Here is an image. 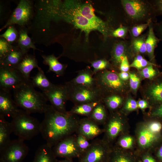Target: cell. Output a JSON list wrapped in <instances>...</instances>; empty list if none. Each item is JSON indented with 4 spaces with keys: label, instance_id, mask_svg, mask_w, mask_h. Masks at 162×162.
<instances>
[{
    "label": "cell",
    "instance_id": "1",
    "mask_svg": "<svg viewBox=\"0 0 162 162\" xmlns=\"http://www.w3.org/2000/svg\"><path fill=\"white\" fill-rule=\"evenodd\" d=\"M44 113L40 133L48 145L52 147L64 138L76 133L80 119L76 115L60 112L48 104Z\"/></svg>",
    "mask_w": 162,
    "mask_h": 162
},
{
    "label": "cell",
    "instance_id": "2",
    "mask_svg": "<svg viewBox=\"0 0 162 162\" xmlns=\"http://www.w3.org/2000/svg\"><path fill=\"white\" fill-rule=\"evenodd\" d=\"M59 0H37L34 4L32 20L27 27L28 33L35 43L47 46L50 44L52 22L63 21L58 14Z\"/></svg>",
    "mask_w": 162,
    "mask_h": 162
},
{
    "label": "cell",
    "instance_id": "3",
    "mask_svg": "<svg viewBox=\"0 0 162 162\" xmlns=\"http://www.w3.org/2000/svg\"><path fill=\"white\" fill-rule=\"evenodd\" d=\"M14 100L18 106L27 112L44 113L48 101L43 93L36 91L26 82L13 90Z\"/></svg>",
    "mask_w": 162,
    "mask_h": 162
},
{
    "label": "cell",
    "instance_id": "4",
    "mask_svg": "<svg viewBox=\"0 0 162 162\" xmlns=\"http://www.w3.org/2000/svg\"><path fill=\"white\" fill-rule=\"evenodd\" d=\"M58 13L62 20L72 25L85 33L86 40L92 31H97L101 33L100 28L82 15L71 3L70 0H60Z\"/></svg>",
    "mask_w": 162,
    "mask_h": 162
},
{
    "label": "cell",
    "instance_id": "5",
    "mask_svg": "<svg viewBox=\"0 0 162 162\" xmlns=\"http://www.w3.org/2000/svg\"><path fill=\"white\" fill-rule=\"evenodd\" d=\"M11 118L13 133L18 138L29 140L40 133V123L24 110L19 109Z\"/></svg>",
    "mask_w": 162,
    "mask_h": 162
},
{
    "label": "cell",
    "instance_id": "6",
    "mask_svg": "<svg viewBox=\"0 0 162 162\" xmlns=\"http://www.w3.org/2000/svg\"><path fill=\"white\" fill-rule=\"evenodd\" d=\"M97 87L103 98L123 92L125 87L124 81L119 77L118 74L108 70L99 72L94 76Z\"/></svg>",
    "mask_w": 162,
    "mask_h": 162
},
{
    "label": "cell",
    "instance_id": "7",
    "mask_svg": "<svg viewBox=\"0 0 162 162\" xmlns=\"http://www.w3.org/2000/svg\"><path fill=\"white\" fill-rule=\"evenodd\" d=\"M66 87L68 100L74 105L102 101L103 97L97 88H90L76 85L70 81L64 84Z\"/></svg>",
    "mask_w": 162,
    "mask_h": 162
},
{
    "label": "cell",
    "instance_id": "8",
    "mask_svg": "<svg viewBox=\"0 0 162 162\" xmlns=\"http://www.w3.org/2000/svg\"><path fill=\"white\" fill-rule=\"evenodd\" d=\"M34 12L33 1L20 0L5 24L0 28V31L10 26L15 24L22 28L28 27L32 20Z\"/></svg>",
    "mask_w": 162,
    "mask_h": 162
},
{
    "label": "cell",
    "instance_id": "9",
    "mask_svg": "<svg viewBox=\"0 0 162 162\" xmlns=\"http://www.w3.org/2000/svg\"><path fill=\"white\" fill-rule=\"evenodd\" d=\"M122 4L128 16L132 20L140 21L156 16L153 5L140 0H123Z\"/></svg>",
    "mask_w": 162,
    "mask_h": 162
},
{
    "label": "cell",
    "instance_id": "10",
    "mask_svg": "<svg viewBox=\"0 0 162 162\" xmlns=\"http://www.w3.org/2000/svg\"><path fill=\"white\" fill-rule=\"evenodd\" d=\"M112 148L102 139H94L78 158V162H108Z\"/></svg>",
    "mask_w": 162,
    "mask_h": 162
},
{
    "label": "cell",
    "instance_id": "11",
    "mask_svg": "<svg viewBox=\"0 0 162 162\" xmlns=\"http://www.w3.org/2000/svg\"><path fill=\"white\" fill-rule=\"evenodd\" d=\"M24 141L19 138L11 140L0 150V160L3 162H22L29 151Z\"/></svg>",
    "mask_w": 162,
    "mask_h": 162
},
{
    "label": "cell",
    "instance_id": "12",
    "mask_svg": "<svg viewBox=\"0 0 162 162\" xmlns=\"http://www.w3.org/2000/svg\"><path fill=\"white\" fill-rule=\"evenodd\" d=\"M26 82L16 68L0 64V89L10 91Z\"/></svg>",
    "mask_w": 162,
    "mask_h": 162
},
{
    "label": "cell",
    "instance_id": "13",
    "mask_svg": "<svg viewBox=\"0 0 162 162\" xmlns=\"http://www.w3.org/2000/svg\"><path fill=\"white\" fill-rule=\"evenodd\" d=\"M52 148L57 158L73 159L78 158L81 155L76 142L75 134L62 140Z\"/></svg>",
    "mask_w": 162,
    "mask_h": 162
},
{
    "label": "cell",
    "instance_id": "14",
    "mask_svg": "<svg viewBox=\"0 0 162 162\" xmlns=\"http://www.w3.org/2000/svg\"><path fill=\"white\" fill-rule=\"evenodd\" d=\"M43 93L55 110L63 113H67L66 108L68 100L67 91L65 84H55L50 89Z\"/></svg>",
    "mask_w": 162,
    "mask_h": 162
},
{
    "label": "cell",
    "instance_id": "15",
    "mask_svg": "<svg viewBox=\"0 0 162 162\" xmlns=\"http://www.w3.org/2000/svg\"><path fill=\"white\" fill-rule=\"evenodd\" d=\"M73 6L83 16L98 26L101 31V34L105 38L109 36L110 32L107 24L97 16L94 13L91 4L82 3L80 1L70 0Z\"/></svg>",
    "mask_w": 162,
    "mask_h": 162
},
{
    "label": "cell",
    "instance_id": "16",
    "mask_svg": "<svg viewBox=\"0 0 162 162\" xmlns=\"http://www.w3.org/2000/svg\"><path fill=\"white\" fill-rule=\"evenodd\" d=\"M104 133L102 140L111 147L112 143L122 131L123 124L120 117L117 114L113 113L108 119L104 124Z\"/></svg>",
    "mask_w": 162,
    "mask_h": 162
},
{
    "label": "cell",
    "instance_id": "17",
    "mask_svg": "<svg viewBox=\"0 0 162 162\" xmlns=\"http://www.w3.org/2000/svg\"><path fill=\"white\" fill-rule=\"evenodd\" d=\"M99 125L90 118L86 117L80 119L75 134L82 135L88 140L94 139L104 132Z\"/></svg>",
    "mask_w": 162,
    "mask_h": 162
},
{
    "label": "cell",
    "instance_id": "18",
    "mask_svg": "<svg viewBox=\"0 0 162 162\" xmlns=\"http://www.w3.org/2000/svg\"><path fill=\"white\" fill-rule=\"evenodd\" d=\"M19 110L10 91L0 89V115L12 117Z\"/></svg>",
    "mask_w": 162,
    "mask_h": 162
},
{
    "label": "cell",
    "instance_id": "19",
    "mask_svg": "<svg viewBox=\"0 0 162 162\" xmlns=\"http://www.w3.org/2000/svg\"><path fill=\"white\" fill-rule=\"evenodd\" d=\"M37 68L38 70L41 69L38 64L35 56L31 54H26L16 68L22 74L28 82H30V73L32 70Z\"/></svg>",
    "mask_w": 162,
    "mask_h": 162
},
{
    "label": "cell",
    "instance_id": "20",
    "mask_svg": "<svg viewBox=\"0 0 162 162\" xmlns=\"http://www.w3.org/2000/svg\"><path fill=\"white\" fill-rule=\"evenodd\" d=\"M93 71L89 67L78 71L77 76L70 81L74 84L90 88H97Z\"/></svg>",
    "mask_w": 162,
    "mask_h": 162
},
{
    "label": "cell",
    "instance_id": "21",
    "mask_svg": "<svg viewBox=\"0 0 162 162\" xmlns=\"http://www.w3.org/2000/svg\"><path fill=\"white\" fill-rule=\"evenodd\" d=\"M160 134L151 132L146 125L142 127L139 130L138 141L139 146L142 148H149L158 141L160 139Z\"/></svg>",
    "mask_w": 162,
    "mask_h": 162
},
{
    "label": "cell",
    "instance_id": "22",
    "mask_svg": "<svg viewBox=\"0 0 162 162\" xmlns=\"http://www.w3.org/2000/svg\"><path fill=\"white\" fill-rule=\"evenodd\" d=\"M41 56L43 59V64L49 66V68L47 73L53 72L58 77L64 75L67 65L59 62L58 59L59 57H57L54 54L48 55H42Z\"/></svg>",
    "mask_w": 162,
    "mask_h": 162
},
{
    "label": "cell",
    "instance_id": "23",
    "mask_svg": "<svg viewBox=\"0 0 162 162\" xmlns=\"http://www.w3.org/2000/svg\"><path fill=\"white\" fill-rule=\"evenodd\" d=\"M52 147L46 144L39 147L36 150L32 162H58Z\"/></svg>",
    "mask_w": 162,
    "mask_h": 162
},
{
    "label": "cell",
    "instance_id": "24",
    "mask_svg": "<svg viewBox=\"0 0 162 162\" xmlns=\"http://www.w3.org/2000/svg\"><path fill=\"white\" fill-rule=\"evenodd\" d=\"M19 32V36L17 42V46L25 54L28 53L30 49H33L34 51L38 50L42 51L36 48L31 38L28 36L27 27H20Z\"/></svg>",
    "mask_w": 162,
    "mask_h": 162
},
{
    "label": "cell",
    "instance_id": "25",
    "mask_svg": "<svg viewBox=\"0 0 162 162\" xmlns=\"http://www.w3.org/2000/svg\"><path fill=\"white\" fill-rule=\"evenodd\" d=\"M25 55L17 45L14 46L11 51L0 61V64L16 68Z\"/></svg>",
    "mask_w": 162,
    "mask_h": 162
},
{
    "label": "cell",
    "instance_id": "26",
    "mask_svg": "<svg viewBox=\"0 0 162 162\" xmlns=\"http://www.w3.org/2000/svg\"><path fill=\"white\" fill-rule=\"evenodd\" d=\"M12 133L13 131L10 122L7 121L4 117L0 115V150L10 142V136Z\"/></svg>",
    "mask_w": 162,
    "mask_h": 162
},
{
    "label": "cell",
    "instance_id": "27",
    "mask_svg": "<svg viewBox=\"0 0 162 162\" xmlns=\"http://www.w3.org/2000/svg\"><path fill=\"white\" fill-rule=\"evenodd\" d=\"M149 97L158 106L162 104V74L158 76L149 89Z\"/></svg>",
    "mask_w": 162,
    "mask_h": 162
},
{
    "label": "cell",
    "instance_id": "28",
    "mask_svg": "<svg viewBox=\"0 0 162 162\" xmlns=\"http://www.w3.org/2000/svg\"><path fill=\"white\" fill-rule=\"evenodd\" d=\"M30 82L34 87L40 88L43 92L48 91L55 85L46 77L42 69L39 70L34 76L31 77Z\"/></svg>",
    "mask_w": 162,
    "mask_h": 162
},
{
    "label": "cell",
    "instance_id": "29",
    "mask_svg": "<svg viewBox=\"0 0 162 162\" xmlns=\"http://www.w3.org/2000/svg\"><path fill=\"white\" fill-rule=\"evenodd\" d=\"M148 27V34L146 41V52L150 60L154 62L155 60L154 50L160 40L156 36L153 26L151 23L150 24Z\"/></svg>",
    "mask_w": 162,
    "mask_h": 162
},
{
    "label": "cell",
    "instance_id": "30",
    "mask_svg": "<svg viewBox=\"0 0 162 162\" xmlns=\"http://www.w3.org/2000/svg\"><path fill=\"white\" fill-rule=\"evenodd\" d=\"M88 118L99 125H104L107 119V117L105 105L102 101L99 103L94 108Z\"/></svg>",
    "mask_w": 162,
    "mask_h": 162
},
{
    "label": "cell",
    "instance_id": "31",
    "mask_svg": "<svg viewBox=\"0 0 162 162\" xmlns=\"http://www.w3.org/2000/svg\"><path fill=\"white\" fill-rule=\"evenodd\" d=\"M127 46L124 42H120L114 46L111 52V60L115 65L120 64L122 59L126 56Z\"/></svg>",
    "mask_w": 162,
    "mask_h": 162
},
{
    "label": "cell",
    "instance_id": "32",
    "mask_svg": "<svg viewBox=\"0 0 162 162\" xmlns=\"http://www.w3.org/2000/svg\"><path fill=\"white\" fill-rule=\"evenodd\" d=\"M102 101L74 105L70 110L67 112L70 114L84 116L88 117L94 108Z\"/></svg>",
    "mask_w": 162,
    "mask_h": 162
},
{
    "label": "cell",
    "instance_id": "33",
    "mask_svg": "<svg viewBox=\"0 0 162 162\" xmlns=\"http://www.w3.org/2000/svg\"><path fill=\"white\" fill-rule=\"evenodd\" d=\"M108 162H135L132 156L123 152L119 148L112 147Z\"/></svg>",
    "mask_w": 162,
    "mask_h": 162
},
{
    "label": "cell",
    "instance_id": "34",
    "mask_svg": "<svg viewBox=\"0 0 162 162\" xmlns=\"http://www.w3.org/2000/svg\"><path fill=\"white\" fill-rule=\"evenodd\" d=\"M102 101L108 108L112 111L119 107L122 102L123 99L118 94H113L104 98Z\"/></svg>",
    "mask_w": 162,
    "mask_h": 162
},
{
    "label": "cell",
    "instance_id": "35",
    "mask_svg": "<svg viewBox=\"0 0 162 162\" xmlns=\"http://www.w3.org/2000/svg\"><path fill=\"white\" fill-rule=\"evenodd\" d=\"M19 36L18 31L14 25L9 26L5 32L0 35V38L5 39L10 44L13 45L15 42H17Z\"/></svg>",
    "mask_w": 162,
    "mask_h": 162
},
{
    "label": "cell",
    "instance_id": "36",
    "mask_svg": "<svg viewBox=\"0 0 162 162\" xmlns=\"http://www.w3.org/2000/svg\"><path fill=\"white\" fill-rule=\"evenodd\" d=\"M146 39L144 36L135 38L132 40L131 47L136 52L144 53L146 52Z\"/></svg>",
    "mask_w": 162,
    "mask_h": 162
},
{
    "label": "cell",
    "instance_id": "37",
    "mask_svg": "<svg viewBox=\"0 0 162 162\" xmlns=\"http://www.w3.org/2000/svg\"><path fill=\"white\" fill-rule=\"evenodd\" d=\"M91 67L93 69V73L94 75L97 73L104 70L109 66V62L105 58H99L92 62L91 63Z\"/></svg>",
    "mask_w": 162,
    "mask_h": 162
},
{
    "label": "cell",
    "instance_id": "38",
    "mask_svg": "<svg viewBox=\"0 0 162 162\" xmlns=\"http://www.w3.org/2000/svg\"><path fill=\"white\" fill-rule=\"evenodd\" d=\"M14 46L10 44L4 39L0 38V61L11 51Z\"/></svg>",
    "mask_w": 162,
    "mask_h": 162
},
{
    "label": "cell",
    "instance_id": "39",
    "mask_svg": "<svg viewBox=\"0 0 162 162\" xmlns=\"http://www.w3.org/2000/svg\"><path fill=\"white\" fill-rule=\"evenodd\" d=\"M154 66H157L154 64H150L142 69L140 72V75L144 78L150 79L157 76L159 73L154 68Z\"/></svg>",
    "mask_w": 162,
    "mask_h": 162
},
{
    "label": "cell",
    "instance_id": "40",
    "mask_svg": "<svg viewBox=\"0 0 162 162\" xmlns=\"http://www.w3.org/2000/svg\"><path fill=\"white\" fill-rule=\"evenodd\" d=\"M157 65L151 63L144 58L142 56L138 55L134 58L130 67L134 68L138 70L143 69L150 64Z\"/></svg>",
    "mask_w": 162,
    "mask_h": 162
},
{
    "label": "cell",
    "instance_id": "41",
    "mask_svg": "<svg viewBox=\"0 0 162 162\" xmlns=\"http://www.w3.org/2000/svg\"><path fill=\"white\" fill-rule=\"evenodd\" d=\"M75 136L77 144L81 154L88 149L90 146L91 142H89V140L81 135L75 134Z\"/></svg>",
    "mask_w": 162,
    "mask_h": 162
},
{
    "label": "cell",
    "instance_id": "42",
    "mask_svg": "<svg viewBox=\"0 0 162 162\" xmlns=\"http://www.w3.org/2000/svg\"><path fill=\"white\" fill-rule=\"evenodd\" d=\"M151 21L152 20H149L146 23L133 26L131 30L132 36L135 38L138 37L149 26Z\"/></svg>",
    "mask_w": 162,
    "mask_h": 162
},
{
    "label": "cell",
    "instance_id": "43",
    "mask_svg": "<svg viewBox=\"0 0 162 162\" xmlns=\"http://www.w3.org/2000/svg\"><path fill=\"white\" fill-rule=\"evenodd\" d=\"M133 142L134 139L131 136H126L120 138L117 144L122 148L127 149L132 147Z\"/></svg>",
    "mask_w": 162,
    "mask_h": 162
},
{
    "label": "cell",
    "instance_id": "44",
    "mask_svg": "<svg viewBox=\"0 0 162 162\" xmlns=\"http://www.w3.org/2000/svg\"><path fill=\"white\" fill-rule=\"evenodd\" d=\"M130 85L131 89L136 92L138 88L140 82V78L134 73H129Z\"/></svg>",
    "mask_w": 162,
    "mask_h": 162
},
{
    "label": "cell",
    "instance_id": "45",
    "mask_svg": "<svg viewBox=\"0 0 162 162\" xmlns=\"http://www.w3.org/2000/svg\"><path fill=\"white\" fill-rule=\"evenodd\" d=\"M147 128L153 133L159 134L162 128V125L158 121H153L146 125Z\"/></svg>",
    "mask_w": 162,
    "mask_h": 162
},
{
    "label": "cell",
    "instance_id": "46",
    "mask_svg": "<svg viewBox=\"0 0 162 162\" xmlns=\"http://www.w3.org/2000/svg\"><path fill=\"white\" fill-rule=\"evenodd\" d=\"M127 31L128 28L127 27L120 26L112 32V35L114 37L124 38Z\"/></svg>",
    "mask_w": 162,
    "mask_h": 162
},
{
    "label": "cell",
    "instance_id": "47",
    "mask_svg": "<svg viewBox=\"0 0 162 162\" xmlns=\"http://www.w3.org/2000/svg\"><path fill=\"white\" fill-rule=\"evenodd\" d=\"M138 107L137 103L134 99L130 98L127 101L124 107V109L129 111L136 110Z\"/></svg>",
    "mask_w": 162,
    "mask_h": 162
},
{
    "label": "cell",
    "instance_id": "48",
    "mask_svg": "<svg viewBox=\"0 0 162 162\" xmlns=\"http://www.w3.org/2000/svg\"><path fill=\"white\" fill-rule=\"evenodd\" d=\"M152 5L154 9L156 15H162V0L154 1Z\"/></svg>",
    "mask_w": 162,
    "mask_h": 162
},
{
    "label": "cell",
    "instance_id": "49",
    "mask_svg": "<svg viewBox=\"0 0 162 162\" xmlns=\"http://www.w3.org/2000/svg\"><path fill=\"white\" fill-rule=\"evenodd\" d=\"M129 65L128 58L125 56L122 59L120 64V69L122 72H127L130 68Z\"/></svg>",
    "mask_w": 162,
    "mask_h": 162
},
{
    "label": "cell",
    "instance_id": "50",
    "mask_svg": "<svg viewBox=\"0 0 162 162\" xmlns=\"http://www.w3.org/2000/svg\"><path fill=\"white\" fill-rule=\"evenodd\" d=\"M151 115L153 117L162 119V104L157 106Z\"/></svg>",
    "mask_w": 162,
    "mask_h": 162
},
{
    "label": "cell",
    "instance_id": "51",
    "mask_svg": "<svg viewBox=\"0 0 162 162\" xmlns=\"http://www.w3.org/2000/svg\"><path fill=\"white\" fill-rule=\"evenodd\" d=\"M154 28L157 32L159 39L162 42V21L155 24Z\"/></svg>",
    "mask_w": 162,
    "mask_h": 162
},
{
    "label": "cell",
    "instance_id": "52",
    "mask_svg": "<svg viewBox=\"0 0 162 162\" xmlns=\"http://www.w3.org/2000/svg\"><path fill=\"white\" fill-rule=\"evenodd\" d=\"M142 159V162H157L155 159L149 154L144 155Z\"/></svg>",
    "mask_w": 162,
    "mask_h": 162
},
{
    "label": "cell",
    "instance_id": "53",
    "mask_svg": "<svg viewBox=\"0 0 162 162\" xmlns=\"http://www.w3.org/2000/svg\"><path fill=\"white\" fill-rule=\"evenodd\" d=\"M138 106L142 110L146 108L148 106L147 102L144 100H139L137 103Z\"/></svg>",
    "mask_w": 162,
    "mask_h": 162
},
{
    "label": "cell",
    "instance_id": "54",
    "mask_svg": "<svg viewBox=\"0 0 162 162\" xmlns=\"http://www.w3.org/2000/svg\"><path fill=\"white\" fill-rule=\"evenodd\" d=\"M120 78L123 81H126L129 78V73L127 72H122L118 74Z\"/></svg>",
    "mask_w": 162,
    "mask_h": 162
},
{
    "label": "cell",
    "instance_id": "55",
    "mask_svg": "<svg viewBox=\"0 0 162 162\" xmlns=\"http://www.w3.org/2000/svg\"><path fill=\"white\" fill-rule=\"evenodd\" d=\"M157 157L160 162H162V145L158 149L157 153Z\"/></svg>",
    "mask_w": 162,
    "mask_h": 162
},
{
    "label": "cell",
    "instance_id": "56",
    "mask_svg": "<svg viewBox=\"0 0 162 162\" xmlns=\"http://www.w3.org/2000/svg\"><path fill=\"white\" fill-rule=\"evenodd\" d=\"M58 162H73V159H64L61 160H58Z\"/></svg>",
    "mask_w": 162,
    "mask_h": 162
},
{
    "label": "cell",
    "instance_id": "57",
    "mask_svg": "<svg viewBox=\"0 0 162 162\" xmlns=\"http://www.w3.org/2000/svg\"><path fill=\"white\" fill-rule=\"evenodd\" d=\"M0 162H3L1 160H0Z\"/></svg>",
    "mask_w": 162,
    "mask_h": 162
},
{
    "label": "cell",
    "instance_id": "58",
    "mask_svg": "<svg viewBox=\"0 0 162 162\" xmlns=\"http://www.w3.org/2000/svg\"><path fill=\"white\" fill-rule=\"evenodd\" d=\"M139 162H141V161H139Z\"/></svg>",
    "mask_w": 162,
    "mask_h": 162
}]
</instances>
